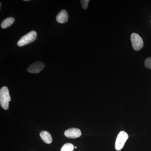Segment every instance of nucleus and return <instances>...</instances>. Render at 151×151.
Masks as SVG:
<instances>
[{
    "instance_id": "nucleus-13",
    "label": "nucleus",
    "mask_w": 151,
    "mask_h": 151,
    "mask_svg": "<svg viewBox=\"0 0 151 151\" xmlns=\"http://www.w3.org/2000/svg\"></svg>"
},
{
    "instance_id": "nucleus-8",
    "label": "nucleus",
    "mask_w": 151,
    "mask_h": 151,
    "mask_svg": "<svg viewBox=\"0 0 151 151\" xmlns=\"http://www.w3.org/2000/svg\"><path fill=\"white\" fill-rule=\"evenodd\" d=\"M40 135L42 139L45 143L50 144L52 142V139L51 135L49 132L46 131H42L40 132Z\"/></svg>"
},
{
    "instance_id": "nucleus-7",
    "label": "nucleus",
    "mask_w": 151,
    "mask_h": 151,
    "mask_svg": "<svg viewBox=\"0 0 151 151\" xmlns=\"http://www.w3.org/2000/svg\"><path fill=\"white\" fill-rule=\"evenodd\" d=\"M68 19V14L67 11L62 10L57 15L56 19L58 22L60 24H64L67 22Z\"/></svg>"
},
{
    "instance_id": "nucleus-9",
    "label": "nucleus",
    "mask_w": 151,
    "mask_h": 151,
    "mask_svg": "<svg viewBox=\"0 0 151 151\" xmlns=\"http://www.w3.org/2000/svg\"><path fill=\"white\" fill-rule=\"evenodd\" d=\"M14 22L15 19L14 18L12 17L7 18L2 22L1 24V27L3 29L6 28L13 24Z\"/></svg>"
},
{
    "instance_id": "nucleus-11",
    "label": "nucleus",
    "mask_w": 151,
    "mask_h": 151,
    "mask_svg": "<svg viewBox=\"0 0 151 151\" xmlns=\"http://www.w3.org/2000/svg\"><path fill=\"white\" fill-rule=\"evenodd\" d=\"M145 67L151 69V57H149L145 61Z\"/></svg>"
},
{
    "instance_id": "nucleus-5",
    "label": "nucleus",
    "mask_w": 151,
    "mask_h": 151,
    "mask_svg": "<svg viewBox=\"0 0 151 151\" xmlns=\"http://www.w3.org/2000/svg\"><path fill=\"white\" fill-rule=\"evenodd\" d=\"M45 65L43 62L40 61L34 63L28 68L27 71L30 73H39L43 70Z\"/></svg>"
},
{
    "instance_id": "nucleus-10",
    "label": "nucleus",
    "mask_w": 151,
    "mask_h": 151,
    "mask_svg": "<svg viewBox=\"0 0 151 151\" xmlns=\"http://www.w3.org/2000/svg\"><path fill=\"white\" fill-rule=\"evenodd\" d=\"M74 146L71 143H66L61 149L60 151H73Z\"/></svg>"
},
{
    "instance_id": "nucleus-3",
    "label": "nucleus",
    "mask_w": 151,
    "mask_h": 151,
    "mask_svg": "<svg viewBox=\"0 0 151 151\" xmlns=\"http://www.w3.org/2000/svg\"><path fill=\"white\" fill-rule=\"evenodd\" d=\"M128 138V134L124 131H122L119 133L115 143V148L116 150L120 151L122 150Z\"/></svg>"
},
{
    "instance_id": "nucleus-4",
    "label": "nucleus",
    "mask_w": 151,
    "mask_h": 151,
    "mask_svg": "<svg viewBox=\"0 0 151 151\" xmlns=\"http://www.w3.org/2000/svg\"><path fill=\"white\" fill-rule=\"evenodd\" d=\"M131 40L132 47L136 51L140 50L144 46V42L142 38L138 34L133 33L131 35Z\"/></svg>"
},
{
    "instance_id": "nucleus-2",
    "label": "nucleus",
    "mask_w": 151,
    "mask_h": 151,
    "mask_svg": "<svg viewBox=\"0 0 151 151\" xmlns=\"http://www.w3.org/2000/svg\"><path fill=\"white\" fill-rule=\"evenodd\" d=\"M37 37V33L35 31H32L25 35L22 37L18 41L17 45L22 47L32 43L36 40Z\"/></svg>"
},
{
    "instance_id": "nucleus-12",
    "label": "nucleus",
    "mask_w": 151,
    "mask_h": 151,
    "mask_svg": "<svg viewBox=\"0 0 151 151\" xmlns=\"http://www.w3.org/2000/svg\"><path fill=\"white\" fill-rule=\"evenodd\" d=\"M89 1V0H81L80 1V3L82 4V8L86 10L87 9Z\"/></svg>"
},
{
    "instance_id": "nucleus-6",
    "label": "nucleus",
    "mask_w": 151,
    "mask_h": 151,
    "mask_svg": "<svg viewBox=\"0 0 151 151\" xmlns=\"http://www.w3.org/2000/svg\"><path fill=\"white\" fill-rule=\"evenodd\" d=\"M64 135L66 137L69 139H76L81 136V132L80 130L77 128H72L66 130Z\"/></svg>"
},
{
    "instance_id": "nucleus-1",
    "label": "nucleus",
    "mask_w": 151,
    "mask_h": 151,
    "mask_svg": "<svg viewBox=\"0 0 151 151\" xmlns=\"http://www.w3.org/2000/svg\"><path fill=\"white\" fill-rule=\"evenodd\" d=\"M11 100L8 88L7 86H3L0 90V104L3 109L8 110L9 107V102L11 101Z\"/></svg>"
}]
</instances>
